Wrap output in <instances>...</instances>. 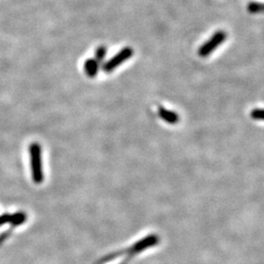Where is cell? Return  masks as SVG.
<instances>
[{"label":"cell","mask_w":264,"mask_h":264,"mask_svg":"<svg viewBox=\"0 0 264 264\" xmlns=\"http://www.w3.org/2000/svg\"><path fill=\"white\" fill-rule=\"evenodd\" d=\"M31 155V166H32V175L34 183H41L44 179L42 163H41V148L38 143H33L30 146Z\"/></svg>","instance_id":"6da1fadb"},{"label":"cell","mask_w":264,"mask_h":264,"mask_svg":"<svg viewBox=\"0 0 264 264\" xmlns=\"http://www.w3.org/2000/svg\"><path fill=\"white\" fill-rule=\"evenodd\" d=\"M133 55V50L130 47H125L120 50L116 56H114L112 59H110L107 63L104 64L103 71L105 73H111L115 71L117 67L123 64L126 60L130 59Z\"/></svg>","instance_id":"7a4b0ae2"},{"label":"cell","mask_w":264,"mask_h":264,"mask_svg":"<svg viewBox=\"0 0 264 264\" xmlns=\"http://www.w3.org/2000/svg\"><path fill=\"white\" fill-rule=\"evenodd\" d=\"M226 39V33L222 31H219L217 33H215L210 40H208L207 42H205L202 47L199 49V55L201 57H207L210 54H212V52L214 50L216 49L222 42H224Z\"/></svg>","instance_id":"3957f363"},{"label":"cell","mask_w":264,"mask_h":264,"mask_svg":"<svg viewBox=\"0 0 264 264\" xmlns=\"http://www.w3.org/2000/svg\"><path fill=\"white\" fill-rule=\"evenodd\" d=\"M159 116L162 119H164L165 122H167L169 124H175L179 120V116L176 113L169 111V110H166L164 107L159 108Z\"/></svg>","instance_id":"277c9868"},{"label":"cell","mask_w":264,"mask_h":264,"mask_svg":"<svg viewBox=\"0 0 264 264\" xmlns=\"http://www.w3.org/2000/svg\"><path fill=\"white\" fill-rule=\"evenodd\" d=\"M84 70L89 78H94L99 70V62L95 59H89L84 64Z\"/></svg>","instance_id":"5b68a950"},{"label":"cell","mask_w":264,"mask_h":264,"mask_svg":"<svg viewBox=\"0 0 264 264\" xmlns=\"http://www.w3.org/2000/svg\"><path fill=\"white\" fill-rule=\"evenodd\" d=\"M248 10L250 13H259L264 11V3H257V2H252L249 3Z\"/></svg>","instance_id":"8992f818"},{"label":"cell","mask_w":264,"mask_h":264,"mask_svg":"<svg viewBox=\"0 0 264 264\" xmlns=\"http://www.w3.org/2000/svg\"><path fill=\"white\" fill-rule=\"evenodd\" d=\"M250 116L253 119L264 120V109H255L250 113Z\"/></svg>","instance_id":"52a82bcc"},{"label":"cell","mask_w":264,"mask_h":264,"mask_svg":"<svg viewBox=\"0 0 264 264\" xmlns=\"http://www.w3.org/2000/svg\"><path fill=\"white\" fill-rule=\"evenodd\" d=\"M106 52H107L106 47L100 46L99 48L96 50V56H95L96 58H95V60H97L100 63V62L104 59V57H105V55H106Z\"/></svg>","instance_id":"ba28073f"},{"label":"cell","mask_w":264,"mask_h":264,"mask_svg":"<svg viewBox=\"0 0 264 264\" xmlns=\"http://www.w3.org/2000/svg\"><path fill=\"white\" fill-rule=\"evenodd\" d=\"M25 218H26V216L24 214H17V215H12L11 222H13L15 224H19V223H22L25 220Z\"/></svg>","instance_id":"9c48e42d"},{"label":"cell","mask_w":264,"mask_h":264,"mask_svg":"<svg viewBox=\"0 0 264 264\" xmlns=\"http://www.w3.org/2000/svg\"><path fill=\"white\" fill-rule=\"evenodd\" d=\"M11 220H12V215H0V225H3L5 223H7V222H11Z\"/></svg>","instance_id":"30bf717a"}]
</instances>
